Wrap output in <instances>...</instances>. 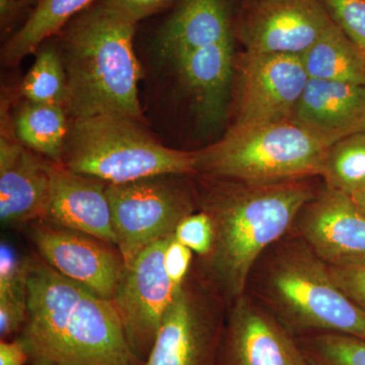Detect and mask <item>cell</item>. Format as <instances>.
Here are the masks:
<instances>
[{
	"instance_id": "d6986e66",
	"label": "cell",
	"mask_w": 365,
	"mask_h": 365,
	"mask_svg": "<svg viewBox=\"0 0 365 365\" xmlns=\"http://www.w3.org/2000/svg\"><path fill=\"white\" fill-rule=\"evenodd\" d=\"M234 38L227 0H181L160 29L158 42L170 60Z\"/></svg>"
},
{
	"instance_id": "277c9868",
	"label": "cell",
	"mask_w": 365,
	"mask_h": 365,
	"mask_svg": "<svg viewBox=\"0 0 365 365\" xmlns=\"http://www.w3.org/2000/svg\"><path fill=\"white\" fill-rule=\"evenodd\" d=\"M59 165L108 185L197 173L196 153L165 148L130 118H72Z\"/></svg>"
},
{
	"instance_id": "ffe728a7",
	"label": "cell",
	"mask_w": 365,
	"mask_h": 365,
	"mask_svg": "<svg viewBox=\"0 0 365 365\" xmlns=\"http://www.w3.org/2000/svg\"><path fill=\"white\" fill-rule=\"evenodd\" d=\"M309 79L365 85V58L335 24L302 56Z\"/></svg>"
},
{
	"instance_id": "6da1fadb",
	"label": "cell",
	"mask_w": 365,
	"mask_h": 365,
	"mask_svg": "<svg viewBox=\"0 0 365 365\" xmlns=\"http://www.w3.org/2000/svg\"><path fill=\"white\" fill-rule=\"evenodd\" d=\"M33 364L140 365L111 300L29 258L28 313L21 337Z\"/></svg>"
},
{
	"instance_id": "1f68e13d",
	"label": "cell",
	"mask_w": 365,
	"mask_h": 365,
	"mask_svg": "<svg viewBox=\"0 0 365 365\" xmlns=\"http://www.w3.org/2000/svg\"><path fill=\"white\" fill-rule=\"evenodd\" d=\"M23 4L21 0H0V20L2 26H6L16 19Z\"/></svg>"
},
{
	"instance_id": "836d02e7",
	"label": "cell",
	"mask_w": 365,
	"mask_h": 365,
	"mask_svg": "<svg viewBox=\"0 0 365 365\" xmlns=\"http://www.w3.org/2000/svg\"><path fill=\"white\" fill-rule=\"evenodd\" d=\"M21 1L25 4H30V6H32V4H36V6H37L41 0H21Z\"/></svg>"
},
{
	"instance_id": "44dd1931",
	"label": "cell",
	"mask_w": 365,
	"mask_h": 365,
	"mask_svg": "<svg viewBox=\"0 0 365 365\" xmlns=\"http://www.w3.org/2000/svg\"><path fill=\"white\" fill-rule=\"evenodd\" d=\"M95 0H41L28 20L4 46L2 59L14 66L48 38L58 33L64 26L91 7Z\"/></svg>"
},
{
	"instance_id": "f546056e",
	"label": "cell",
	"mask_w": 365,
	"mask_h": 365,
	"mask_svg": "<svg viewBox=\"0 0 365 365\" xmlns=\"http://www.w3.org/2000/svg\"><path fill=\"white\" fill-rule=\"evenodd\" d=\"M192 250L178 242L176 237L168 245L165 252V267L170 279L180 287L187 279L192 261Z\"/></svg>"
},
{
	"instance_id": "4316f807",
	"label": "cell",
	"mask_w": 365,
	"mask_h": 365,
	"mask_svg": "<svg viewBox=\"0 0 365 365\" xmlns=\"http://www.w3.org/2000/svg\"><path fill=\"white\" fill-rule=\"evenodd\" d=\"M175 237L178 242L205 258L210 253L213 242V228L210 217L202 210L186 216L178 225L175 230Z\"/></svg>"
},
{
	"instance_id": "5b68a950",
	"label": "cell",
	"mask_w": 365,
	"mask_h": 365,
	"mask_svg": "<svg viewBox=\"0 0 365 365\" xmlns=\"http://www.w3.org/2000/svg\"><path fill=\"white\" fill-rule=\"evenodd\" d=\"M328 146L292 119L246 129L196 153L197 173L246 184H276L319 176Z\"/></svg>"
},
{
	"instance_id": "cb8c5ba5",
	"label": "cell",
	"mask_w": 365,
	"mask_h": 365,
	"mask_svg": "<svg viewBox=\"0 0 365 365\" xmlns=\"http://www.w3.org/2000/svg\"><path fill=\"white\" fill-rule=\"evenodd\" d=\"M20 93L30 103L66 108V69L60 52L54 47H45L38 53L33 66L21 81Z\"/></svg>"
},
{
	"instance_id": "f1b7e54d",
	"label": "cell",
	"mask_w": 365,
	"mask_h": 365,
	"mask_svg": "<svg viewBox=\"0 0 365 365\" xmlns=\"http://www.w3.org/2000/svg\"><path fill=\"white\" fill-rule=\"evenodd\" d=\"M329 269L341 289L365 311V264Z\"/></svg>"
},
{
	"instance_id": "7a4b0ae2",
	"label": "cell",
	"mask_w": 365,
	"mask_h": 365,
	"mask_svg": "<svg viewBox=\"0 0 365 365\" xmlns=\"http://www.w3.org/2000/svg\"><path fill=\"white\" fill-rule=\"evenodd\" d=\"M216 180L200 200L213 228L212 247L203 259L209 279L235 302L245 294L262 254L294 227L317 193L306 179L276 184Z\"/></svg>"
},
{
	"instance_id": "8fae6325",
	"label": "cell",
	"mask_w": 365,
	"mask_h": 365,
	"mask_svg": "<svg viewBox=\"0 0 365 365\" xmlns=\"http://www.w3.org/2000/svg\"><path fill=\"white\" fill-rule=\"evenodd\" d=\"M31 225L32 241L48 265L98 297L112 300L125 269L116 247L42 220Z\"/></svg>"
},
{
	"instance_id": "3957f363",
	"label": "cell",
	"mask_w": 365,
	"mask_h": 365,
	"mask_svg": "<svg viewBox=\"0 0 365 365\" xmlns=\"http://www.w3.org/2000/svg\"><path fill=\"white\" fill-rule=\"evenodd\" d=\"M135 26L96 4L67 26L60 51L66 73L67 114L111 115L143 123L141 71L133 48Z\"/></svg>"
},
{
	"instance_id": "d4e9b609",
	"label": "cell",
	"mask_w": 365,
	"mask_h": 365,
	"mask_svg": "<svg viewBox=\"0 0 365 365\" xmlns=\"http://www.w3.org/2000/svg\"><path fill=\"white\" fill-rule=\"evenodd\" d=\"M311 365H365V340L336 333L309 338L302 348Z\"/></svg>"
},
{
	"instance_id": "8992f818",
	"label": "cell",
	"mask_w": 365,
	"mask_h": 365,
	"mask_svg": "<svg viewBox=\"0 0 365 365\" xmlns=\"http://www.w3.org/2000/svg\"><path fill=\"white\" fill-rule=\"evenodd\" d=\"M264 294L297 330L365 340V311L333 279L330 269L302 240L285 242L269 262Z\"/></svg>"
},
{
	"instance_id": "ba28073f",
	"label": "cell",
	"mask_w": 365,
	"mask_h": 365,
	"mask_svg": "<svg viewBox=\"0 0 365 365\" xmlns=\"http://www.w3.org/2000/svg\"><path fill=\"white\" fill-rule=\"evenodd\" d=\"M174 237L151 242L125 266L111 300L140 365L148 359L163 317L180 288L170 279L165 267V249Z\"/></svg>"
},
{
	"instance_id": "d6a6232c",
	"label": "cell",
	"mask_w": 365,
	"mask_h": 365,
	"mask_svg": "<svg viewBox=\"0 0 365 365\" xmlns=\"http://www.w3.org/2000/svg\"><path fill=\"white\" fill-rule=\"evenodd\" d=\"M350 196H351L354 203L365 213V186Z\"/></svg>"
},
{
	"instance_id": "4dcf8cb0",
	"label": "cell",
	"mask_w": 365,
	"mask_h": 365,
	"mask_svg": "<svg viewBox=\"0 0 365 365\" xmlns=\"http://www.w3.org/2000/svg\"><path fill=\"white\" fill-rule=\"evenodd\" d=\"M29 359L30 355L23 341L0 342V365H25Z\"/></svg>"
},
{
	"instance_id": "e0dca14e",
	"label": "cell",
	"mask_w": 365,
	"mask_h": 365,
	"mask_svg": "<svg viewBox=\"0 0 365 365\" xmlns=\"http://www.w3.org/2000/svg\"><path fill=\"white\" fill-rule=\"evenodd\" d=\"M289 119L330 148L365 131V85L309 79Z\"/></svg>"
},
{
	"instance_id": "30bf717a",
	"label": "cell",
	"mask_w": 365,
	"mask_h": 365,
	"mask_svg": "<svg viewBox=\"0 0 365 365\" xmlns=\"http://www.w3.org/2000/svg\"><path fill=\"white\" fill-rule=\"evenodd\" d=\"M332 23L323 0H246L235 35L247 51L302 56Z\"/></svg>"
},
{
	"instance_id": "7402d4cb",
	"label": "cell",
	"mask_w": 365,
	"mask_h": 365,
	"mask_svg": "<svg viewBox=\"0 0 365 365\" xmlns=\"http://www.w3.org/2000/svg\"><path fill=\"white\" fill-rule=\"evenodd\" d=\"M66 115L62 106L26 102L14 119V134L29 150L59 163L69 131Z\"/></svg>"
},
{
	"instance_id": "4fadbf2b",
	"label": "cell",
	"mask_w": 365,
	"mask_h": 365,
	"mask_svg": "<svg viewBox=\"0 0 365 365\" xmlns=\"http://www.w3.org/2000/svg\"><path fill=\"white\" fill-rule=\"evenodd\" d=\"M217 316L202 289L185 280L143 365H212Z\"/></svg>"
},
{
	"instance_id": "e575fe53",
	"label": "cell",
	"mask_w": 365,
	"mask_h": 365,
	"mask_svg": "<svg viewBox=\"0 0 365 365\" xmlns=\"http://www.w3.org/2000/svg\"><path fill=\"white\" fill-rule=\"evenodd\" d=\"M33 365H40V364H33Z\"/></svg>"
},
{
	"instance_id": "5bb4252c",
	"label": "cell",
	"mask_w": 365,
	"mask_h": 365,
	"mask_svg": "<svg viewBox=\"0 0 365 365\" xmlns=\"http://www.w3.org/2000/svg\"><path fill=\"white\" fill-rule=\"evenodd\" d=\"M2 112L0 137V218L9 225L39 222L49 198L50 162L9 131Z\"/></svg>"
},
{
	"instance_id": "7c38bea8",
	"label": "cell",
	"mask_w": 365,
	"mask_h": 365,
	"mask_svg": "<svg viewBox=\"0 0 365 365\" xmlns=\"http://www.w3.org/2000/svg\"><path fill=\"white\" fill-rule=\"evenodd\" d=\"M294 225L299 239L329 267L365 264V213L348 194L325 186Z\"/></svg>"
},
{
	"instance_id": "9a60e30c",
	"label": "cell",
	"mask_w": 365,
	"mask_h": 365,
	"mask_svg": "<svg viewBox=\"0 0 365 365\" xmlns=\"http://www.w3.org/2000/svg\"><path fill=\"white\" fill-rule=\"evenodd\" d=\"M49 198L42 222L78 230L116 247L107 182L50 162Z\"/></svg>"
},
{
	"instance_id": "484cf974",
	"label": "cell",
	"mask_w": 365,
	"mask_h": 365,
	"mask_svg": "<svg viewBox=\"0 0 365 365\" xmlns=\"http://www.w3.org/2000/svg\"><path fill=\"white\" fill-rule=\"evenodd\" d=\"M331 18L365 58V0H323Z\"/></svg>"
},
{
	"instance_id": "83f0119b",
	"label": "cell",
	"mask_w": 365,
	"mask_h": 365,
	"mask_svg": "<svg viewBox=\"0 0 365 365\" xmlns=\"http://www.w3.org/2000/svg\"><path fill=\"white\" fill-rule=\"evenodd\" d=\"M172 0H102L98 6L124 20L137 24L163 9Z\"/></svg>"
},
{
	"instance_id": "52a82bcc",
	"label": "cell",
	"mask_w": 365,
	"mask_h": 365,
	"mask_svg": "<svg viewBox=\"0 0 365 365\" xmlns=\"http://www.w3.org/2000/svg\"><path fill=\"white\" fill-rule=\"evenodd\" d=\"M176 176L107 185L116 248L125 266L151 242L174 235L178 225L194 213L193 197L175 181Z\"/></svg>"
},
{
	"instance_id": "603a6c76",
	"label": "cell",
	"mask_w": 365,
	"mask_h": 365,
	"mask_svg": "<svg viewBox=\"0 0 365 365\" xmlns=\"http://www.w3.org/2000/svg\"><path fill=\"white\" fill-rule=\"evenodd\" d=\"M327 187L352 195L365 186V131L334 143L327 150L321 175Z\"/></svg>"
},
{
	"instance_id": "2e32d148",
	"label": "cell",
	"mask_w": 365,
	"mask_h": 365,
	"mask_svg": "<svg viewBox=\"0 0 365 365\" xmlns=\"http://www.w3.org/2000/svg\"><path fill=\"white\" fill-rule=\"evenodd\" d=\"M225 364L311 365L287 329L246 294L228 319Z\"/></svg>"
},
{
	"instance_id": "9c48e42d",
	"label": "cell",
	"mask_w": 365,
	"mask_h": 365,
	"mask_svg": "<svg viewBox=\"0 0 365 365\" xmlns=\"http://www.w3.org/2000/svg\"><path fill=\"white\" fill-rule=\"evenodd\" d=\"M309 79L302 56L246 50L237 63V106L230 129L288 119Z\"/></svg>"
},
{
	"instance_id": "ac0fdd59",
	"label": "cell",
	"mask_w": 365,
	"mask_h": 365,
	"mask_svg": "<svg viewBox=\"0 0 365 365\" xmlns=\"http://www.w3.org/2000/svg\"><path fill=\"white\" fill-rule=\"evenodd\" d=\"M173 62L193 98L200 121L207 127L222 125L235 73L234 38L199 48Z\"/></svg>"
}]
</instances>
